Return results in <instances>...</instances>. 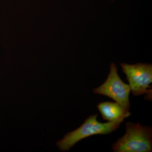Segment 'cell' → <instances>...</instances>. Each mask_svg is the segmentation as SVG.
I'll return each instance as SVG.
<instances>
[{
  "label": "cell",
  "mask_w": 152,
  "mask_h": 152,
  "mask_svg": "<svg viewBox=\"0 0 152 152\" xmlns=\"http://www.w3.org/2000/svg\"><path fill=\"white\" fill-rule=\"evenodd\" d=\"M98 115V114H95L90 116L80 127L64 135L63 139L57 142L59 150L61 151H67L83 139L94 135L111 134L119 127L120 124L117 123L99 122Z\"/></svg>",
  "instance_id": "7a4b0ae2"
},
{
  "label": "cell",
  "mask_w": 152,
  "mask_h": 152,
  "mask_svg": "<svg viewBox=\"0 0 152 152\" xmlns=\"http://www.w3.org/2000/svg\"><path fill=\"white\" fill-rule=\"evenodd\" d=\"M123 72L126 76L132 94L138 96L143 94H152L151 87L149 85L152 82L151 64L137 63L129 64L126 63L120 64Z\"/></svg>",
  "instance_id": "277c9868"
},
{
  "label": "cell",
  "mask_w": 152,
  "mask_h": 152,
  "mask_svg": "<svg viewBox=\"0 0 152 152\" xmlns=\"http://www.w3.org/2000/svg\"><path fill=\"white\" fill-rule=\"evenodd\" d=\"M130 91L129 85L124 83L119 76L118 69L114 63L110 64V73L104 83L99 87L93 89L94 94L111 98L128 110L130 108L129 99Z\"/></svg>",
  "instance_id": "3957f363"
},
{
  "label": "cell",
  "mask_w": 152,
  "mask_h": 152,
  "mask_svg": "<svg viewBox=\"0 0 152 152\" xmlns=\"http://www.w3.org/2000/svg\"><path fill=\"white\" fill-rule=\"evenodd\" d=\"M124 135L112 146L114 152L152 151V129L139 123H126Z\"/></svg>",
  "instance_id": "6da1fadb"
},
{
  "label": "cell",
  "mask_w": 152,
  "mask_h": 152,
  "mask_svg": "<svg viewBox=\"0 0 152 152\" xmlns=\"http://www.w3.org/2000/svg\"><path fill=\"white\" fill-rule=\"evenodd\" d=\"M97 107L103 119L108 122L121 124L125 118L131 115L129 110L116 102H102L98 104Z\"/></svg>",
  "instance_id": "5b68a950"
}]
</instances>
